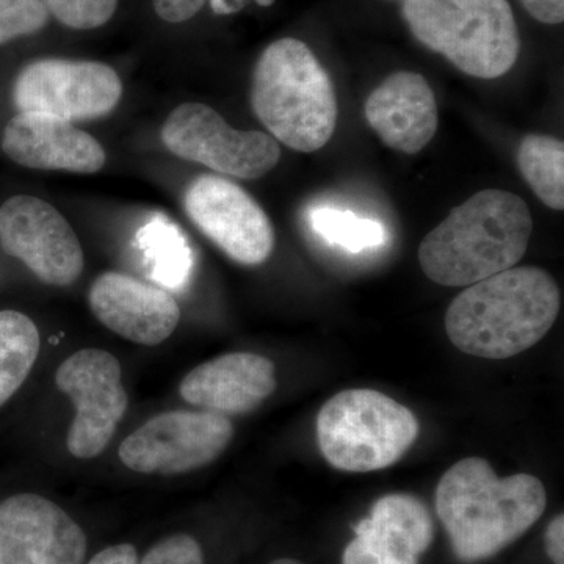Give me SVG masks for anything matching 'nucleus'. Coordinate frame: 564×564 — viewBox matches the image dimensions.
<instances>
[{
    "label": "nucleus",
    "instance_id": "obj_4",
    "mask_svg": "<svg viewBox=\"0 0 564 564\" xmlns=\"http://www.w3.org/2000/svg\"><path fill=\"white\" fill-rule=\"evenodd\" d=\"M251 104L274 139L291 150H322L336 129L333 82L300 40H278L262 52L252 76Z\"/></svg>",
    "mask_w": 564,
    "mask_h": 564
},
{
    "label": "nucleus",
    "instance_id": "obj_24",
    "mask_svg": "<svg viewBox=\"0 0 564 564\" xmlns=\"http://www.w3.org/2000/svg\"><path fill=\"white\" fill-rule=\"evenodd\" d=\"M47 20L41 0H0V44L41 31Z\"/></svg>",
    "mask_w": 564,
    "mask_h": 564
},
{
    "label": "nucleus",
    "instance_id": "obj_26",
    "mask_svg": "<svg viewBox=\"0 0 564 564\" xmlns=\"http://www.w3.org/2000/svg\"><path fill=\"white\" fill-rule=\"evenodd\" d=\"M140 552L135 544L117 543L87 556L84 564H139Z\"/></svg>",
    "mask_w": 564,
    "mask_h": 564
},
{
    "label": "nucleus",
    "instance_id": "obj_11",
    "mask_svg": "<svg viewBox=\"0 0 564 564\" xmlns=\"http://www.w3.org/2000/svg\"><path fill=\"white\" fill-rule=\"evenodd\" d=\"M0 247L46 284L65 288L84 272L76 232L61 212L35 196H13L2 204Z\"/></svg>",
    "mask_w": 564,
    "mask_h": 564
},
{
    "label": "nucleus",
    "instance_id": "obj_25",
    "mask_svg": "<svg viewBox=\"0 0 564 564\" xmlns=\"http://www.w3.org/2000/svg\"><path fill=\"white\" fill-rule=\"evenodd\" d=\"M152 3H154L155 13L163 21L177 24V22L192 20L203 9L206 0H152Z\"/></svg>",
    "mask_w": 564,
    "mask_h": 564
},
{
    "label": "nucleus",
    "instance_id": "obj_27",
    "mask_svg": "<svg viewBox=\"0 0 564 564\" xmlns=\"http://www.w3.org/2000/svg\"><path fill=\"white\" fill-rule=\"evenodd\" d=\"M534 20L543 24H560L564 20V0H521Z\"/></svg>",
    "mask_w": 564,
    "mask_h": 564
},
{
    "label": "nucleus",
    "instance_id": "obj_12",
    "mask_svg": "<svg viewBox=\"0 0 564 564\" xmlns=\"http://www.w3.org/2000/svg\"><path fill=\"white\" fill-rule=\"evenodd\" d=\"M184 204L199 231L232 261L261 265L272 256V221L234 182L218 176L198 177L185 193Z\"/></svg>",
    "mask_w": 564,
    "mask_h": 564
},
{
    "label": "nucleus",
    "instance_id": "obj_15",
    "mask_svg": "<svg viewBox=\"0 0 564 564\" xmlns=\"http://www.w3.org/2000/svg\"><path fill=\"white\" fill-rule=\"evenodd\" d=\"M88 303L110 332L147 347L165 343L181 321L172 293L122 273L101 274L93 282Z\"/></svg>",
    "mask_w": 564,
    "mask_h": 564
},
{
    "label": "nucleus",
    "instance_id": "obj_5",
    "mask_svg": "<svg viewBox=\"0 0 564 564\" xmlns=\"http://www.w3.org/2000/svg\"><path fill=\"white\" fill-rule=\"evenodd\" d=\"M415 39L467 76L497 79L518 62L521 41L508 0H404Z\"/></svg>",
    "mask_w": 564,
    "mask_h": 564
},
{
    "label": "nucleus",
    "instance_id": "obj_29",
    "mask_svg": "<svg viewBox=\"0 0 564 564\" xmlns=\"http://www.w3.org/2000/svg\"><path fill=\"white\" fill-rule=\"evenodd\" d=\"M250 0H210L212 10L217 14H232L243 10Z\"/></svg>",
    "mask_w": 564,
    "mask_h": 564
},
{
    "label": "nucleus",
    "instance_id": "obj_10",
    "mask_svg": "<svg viewBox=\"0 0 564 564\" xmlns=\"http://www.w3.org/2000/svg\"><path fill=\"white\" fill-rule=\"evenodd\" d=\"M117 70L98 62L46 58L31 63L14 82L13 99L22 113H41L65 121L91 120L120 102Z\"/></svg>",
    "mask_w": 564,
    "mask_h": 564
},
{
    "label": "nucleus",
    "instance_id": "obj_14",
    "mask_svg": "<svg viewBox=\"0 0 564 564\" xmlns=\"http://www.w3.org/2000/svg\"><path fill=\"white\" fill-rule=\"evenodd\" d=\"M343 564H419L434 540L429 508L411 494H388L355 527Z\"/></svg>",
    "mask_w": 564,
    "mask_h": 564
},
{
    "label": "nucleus",
    "instance_id": "obj_1",
    "mask_svg": "<svg viewBox=\"0 0 564 564\" xmlns=\"http://www.w3.org/2000/svg\"><path fill=\"white\" fill-rule=\"evenodd\" d=\"M543 481L529 474L500 478L484 458L454 464L436 489V513L459 562L477 563L513 544L544 514Z\"/></svg>",
    "mask_w": 564,
    "mask_h": 564
},
{
    "label": "nucleus",
    "instance_id": "obj_20",
    "mask_svg": "<svg viewBox=\"0 0 564 564\" xmlns=\"http://www.w3.org/2000/svg\"><path fill=\"white\" fill-rule=\"evenodd\" d=\"M519 172L534 195L554 210L564 209V144L549 135H527L518 151Z\"/></svg>",
    "mask_w": 564,
    "mask_h": 564
},
{
    "label": "nucleus",
    "instance_id": "obj_13",
    "mask_svg": "<svg viewBox=\"0 0 564 564\" xmlns=\"http://www.w3.org/2000/svg\"><path fill=\"white\" fill-rule=\"evenodd\" d=\"M90 538L84 527L39 494L0 502V564H84Z\"/></svg>",
    "mask_w": 564,
    "mask_h": 564
},
{
    "label": "nucleus",
    "instance_id": "obj_8",
    "mask_svg": "<svg viewBox=\"0 0 564 564\" xmlns=\"http://www.w3.org/2000/svg\"><path fill=\"white\" fill-rule=\"evenodd\" d=\"M234 426L210 411H172L150 419L121 444L120 459L140 474H184L202 469L231 444Z\"/></svg>",
    "mask_w": 564,
    "mask_h": 564
},
{
    "label": "nucleus",
    "instance_id": "obj_30",
    "mask_svg": "<svg viewBox=\"0 0 564 564\" xmlns=\"http://www.w3.org/2000/svg\"><path fill=\"white\" fill-rule=\"evenodd\" d=\"M269 564H304V563L300 562V560L289 558V556H282V558L273 560V562H270Z\"/></svg>",
    "mask_w": 564,
    "mask_h": 564
},
{
    "label": "nucleus",
    "instance_id": "obj_3",
    "mask_svg": "<svg viewBox=\"0 0 564 564\" xmlns=\"http://www.w3.org/2000/svg\"><path fill=\"white\" fill-rule=\"evenodd\" d=\"M533 232L524 199L510 192H478L455 207L419 247L422 272L447 288H467L513 269Z\"/></svg>",
    "mask_w": 564,
    "mask_h": 564
},
{
    "label": "nucleus",
    "instance_id": "obj_21",
    "mask_svg": "<svg viewBox=\"0 0 564 564\" xmlns=\"http://www.w3.org/2000/svg\"><path fill=\"white\" fill-rule=\"evenodd\" d=\"M139 240L144 254L150 259L152 276L177 289L187 281L192 269V251L184 234L169 218H152L140 229Z\"/></svg>",
    "mask_w": 564,
    "mask_h": 564
},
{
    "label": "nucleus",
    "instance_id": "obj_7",
    "mask_svg": "<svg viewBox=\"0 0 564 564\" xmlns=\"http://www.w3.org/2000/svg\"><path fill=\"white\" fill-rule=\"evenodd\" d=\"M166 150L214 172L258 180L272 172L281 159L278 141L258 131H236L206 104L185 102L162 128Z\"/></svg>",
    "mask_w": 564,
    "mask_h": 564
},
{
    "label": "nucleus",
    "instance_id": "obj_6",
    "mask_svg": "<svg viewBox=\"0 0 564 564\" xmlns=\"http://www.w3.org/2000/svg\"><path fill=\"white\" fill-rule=\"evenodd\" d=\"M421 425L413 411L373 389H348L317 415L322 455L344 473H375L402 459Z\"/></svg>",
    "mask_w": 564,
    "mask_h": 564
},
{
    "label": "nucleus",
    "instance_id": "obj_16",
    "mask_svg": "<svg viewBox=\"0 0 564 564\" xmlns=\"http://www.w3.org/2000/svg\"><path fill=\"white\" fill-rule=\"evenodd\" d=\"M2 150L25 169L84 174L101 172L107 159L101 143L73 122L22 111L7 124Z\"/></svg>",
    "mask_w": 564,
    "mask_h": 564
},
{
    "label": "nucleus",
    "instance_id": "obj_22",
    "mask_svg": "<svg viewBox=\"0 0 564 564\" xmlns=\"http://www.w3.org/2000/svg\"><path fill=\"white\" fill-rule=\"evenodd\" d=\"M311 228L325 242L337 245L350 252H362L383 247L388 240L380 221L361 218L350 210L317 207L310 214Z\"/></svg>",
    "mask_w": 564,
    "mask_h": 564
},
{
    "label": "nucleus",
    "instance_id": "obj_17",
    "mask_svg": "<svg viewBox=\"0 0 564 564\" xmlns=\"http://www.w3.org/2000/svg\"><path fill=\"white\" fill-rule=\"evenodd\" d=\"M276 389L274 364L256 352H228L193 369L181 383V397L217 414H247Z\"/></svg>",
    "mask_w": 564,
    "mask_h": 564
},
{
    "label": "nucleus",
    "instance_id": "obj_19",
    "mask_svg": "<svg viewBox=\"0 0 564 564\" xmlns=\"http://www.w3.org/2000/svg\"><path fill=\"white\" fill-rule=\"evenodd\" d=\"M35 323L18 311H0V406L28 380L40 352Z\"/></svg>",
    "mask_w": 564,
    "mask_h": 564
},
{
    "label": "nucleus",
    "instance_id": "obj_2",
    "mask_svg": "<svg viewBox=\"0 0 564 564\" xmlns=\"http://www.w3.org/2000/svg\"><path fill=\"white\" fill-rule=\"evenodd\" d=\"M562 306L558 284L538 267H513L467 285L448 306L445 332L466 355L513 358L540 343Z\"/></svg>",
    "mask_w": 564,
    "mask_h": 564
},
{
    "label": "nucleus",
    "instance_id": "obj_28",
    "mask_svg": "<svg viewBox=\"0 0 564 564\" xmlns=\"http://www.w3.org/2000/svg\"><path fill=\"white\" fill-rule=\"evenodd\" d=\"M545 552L555 564H564V516L552 519L545 530Z\"/></svg>",
    "mask_w": 564,
    "mask_h": 564
},
{
    "label": "nucleus",
    "instance_id": "obj_31",
    "mask_svg": "<svg viewBox=\"0 0 564 564\" xmlns=\"http://www.w3.org/2000/svg\"><path fill=\"white\" fill-rule=\"evenodd\" d=\"M256 2H258L259 6L262 7H270L274 2V0H256Z\"/></svg>",
    "mask_w": 564,
    "mask_h": 564
},
{
    "label": "nucleus",
    "instance_id": "obj_9",
    "mask_svg": "<svg viewBox=\"0 0 564 564\" xmlns=\"http://www.w3.org/2000/svg\"><path fill=\"white\" fill-rule=\"evenodd\" d=\"M55 383L76 406L66 441L69 454L96 458L113 440L128 410L120 361L106 350L76 351L58 367Z\"/></svg>",
    "mask_w": 564,
    "mask_h": 564
},
{
    "label": "nucleus",
    "instance_id": "obj_23",
    "mask_svg": "<svg viewBox=\"0 0 564 564\" xmlns=\"http://www.w3.org/2000/svg\"><path fill=\"white\" fill-rule=\"evenodd\" d=\"M62 24L79 31L98 29L110 21L118 0H41Z\"/></svg>",
    "mask_w": 564,
    "mask_h": 564
},
{
    "label": "nucleus",
    "instance_id": "obj_18",
    "mask_svg": "<svg viewBox=\"0 0 564 564\" xmlns=\"http://www.w3.org/2000/svg\"><path fill=\"white\" fill-rule=\"evenodd\" d=\"M366 118L389 148L417 154L436 133V99L422 74L400 70L370 93Z\"/></svg>",
    "mask_w": 564,
    "mask_h": 564
}]
</instances>
